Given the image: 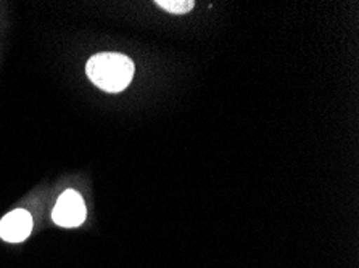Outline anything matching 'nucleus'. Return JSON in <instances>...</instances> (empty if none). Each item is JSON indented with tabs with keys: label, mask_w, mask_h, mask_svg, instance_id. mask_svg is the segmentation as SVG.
Masks as SVG:
<instances>
[{
	"label": "nucleus",
	"mask_w": 359,
	"mask_h": 268,
	"mask_svg": "<svg viewBox=\"0 0 359 268\" xmlns=\"http://www.w3.org/2000/svg\"><path fill=\"white\" fill-rule=\"evenodd\" d=\"M134 63L121 53H97L86 64L87 78L108 94H119L134 78Z\"/></svg>",
	"instance_id": "f257e3e1"
},
{
	"label": "nucleus",
	"mask_w": 359,
	"mask_h": 268,
	"mask_svg": "<svg viewBox=\"0 0 359 268\" xmlns=\"http://www.w3.org/2000/svg\"><path fill=\"white\" fill-rule=\"evenodd\" d=\"M86 204L83 196L74 190H67L60 196L55 207H53L52 217L53 222L60 227L74 228L83 225L86 220Z\"/></svg>",
	"instance_id": "f03ea898"
},
{
	"label": "nucleus",
	"mask_w": 359,
	"mask_h": 268,
	"mask_svg": "<svg viewBox=\"0 0 359 268\" xmlns=\"http://www.w3.org/2000/svg\"><path fill=\"white\" fill-rule=\"evenodd\" d=\"M32 217L28 211L16 209L0 220V237L8 243H21L31 234Z\"/></svg>",
	"instance_id": "7ed1b4c3"
},
{
	"label": "nucleus",
	"mask_w": 359,
	"mask_h": 268,
	"mask_svg": "<svg viewBox=\"0 0 359 268\" xmlns=\"http://www.w3.org/2000/svg\"><path fill=\"white\" fill-rule=\"evenodd\" d=\"M156 5H160L163 10L174 15H186L194 8L195 2H192V0H158Z\"/></svg>",
	"instance_id": "20e7f679"
}]
</instances>
